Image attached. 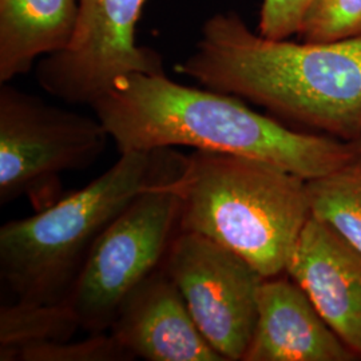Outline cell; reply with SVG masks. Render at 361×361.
I'll return each mask as SVG.
<instances>
[{"label":"cell","mask_w":361,"mask_h":361,"mask_svg":"<svg viewBox=\"0 0 361 361\" xmlns=\"http://www.w3.org/2000/svg\"><path fill=\"white\" fill-rule=\"evenodd\" d=\"M180 201L154 186L137 195L91 247L66 302L80 329L109 332L123 300L161 268L180 232Z\"/></svg>","instance_id":"obj_6"},{"label":"cell","mask_w":361,"mask_h":361,"mask_svg":"<svg viewBox=\"0 0 361 361\" xmlns=\"http://www.w3.org/2000/svg\"><path fill=\"white\" fill-rule=\"evenodd\" d=\"M109 332L134 359L225 361L194 323L162 265L123 300Z\"/></svg>","instance_id":"obj_10"},{"label":"cell","mask_w":361,"mask_h":361,"mask_svg":"<svg viewBox=\"0 0 361 361\" xmlns=\"http://www.w3.org/2000/svg\"><path fill=\"white\" fill-rule=\"evenodd\" d=\"M78 0H0V83L62 51L77 26Z\"/></svg>","instance_id":"obj_12"},{"label":"cell","mask_w":361,"mask_h":361,"mask_svg":"<svg viewBox=\"0 0 361 361\" xmlns=\"http://www.w3.org/2000/svg\"><path fill=\"white\" fill-rule=\"evenodd\" d=\"M288 276V274H286ZM359 356L289 276L264 279L255 334L243 361H355Z\"/></svg>","instance_id":"obj_11"},{"label":"cell","mask_w":361,"mask_h":361,"mask_svg":"<svg viewBox=\"0 0 361 361\" xmlns=\"http://www.w3.org/2000/svg\"><path fill=\"white\" fill-rule=\"evenodd\" d=\"M176 70L322 134L361 140V35L295 43L253 32L237 13H216Z\"/></svg>","instance_id":"obj_2"},{"label":"cell","mask_w":361,"mask_h":361,"mask_svg":"<svg viewBox=\"0 0 361 361\" xmlns=\"http://www.w3.org/2000/svg\"><path fill=\"white\" fill-rule=\"evenodd\" d=\"M360 141H361V140H360Z\"/></svg>","instance_id":"obj_18"},{"label":"cell","mask_w":361,"mask_h":361,"mask_svg":"<svg viewBox=\"0 0 361 361\" xmlns=\"http://www.w3.org/2000/svg\"><path fill=\"white\" fill-rule=\"evenodd\" d=\"M313 0H262L258 32L267 38L288 39L298 34Z\"/></svg>","instance_id":"obj_17"},{"label":"cell","mask_w":361,"mask_h":361,"mask_svg":"<svg viewBox=\"0 0 361 361\" xmlns=\"http://www.w3.org/2000/svg\"><path fill=\"white\" fill-rule=\"evenodd\" d=\"M162 268L207 343L225 361L244 360L265 277L231 249L190 232L177 233Z\"/></svg>","instance_id":"obj_7"},{"label":"cell","mask_w":361,"mask_h":361,"mask_svg":"<svg viewBox=\"0 0 361 361\" xmlns=\"http://www.w3.org/2000/svg\"><path fill=\"white\" fill-rule=\"evenodd\" d=\"M307 188L312 216L361 250V154Z\"/></svg>","instance_id":"obj_14"},{"label":"cell","mask_w":361,"mask_h":361,"mask_svg":"<svg viewBox=\"0 0 361 361\" xmlns=\"http://www.w3.org/2000/svg\"><path fill=\"white\" fill-rule=\"evenodd\" d=\"M298 35L307 42H336L361 35V0H313Z\"/></svg>","instance_id":"obj_16"},{"label":"cell","mask_w":361,"mask_h":361,"mask_svg":"<svg viewBox=\"0 0 361 361\" xmlns=\"http://www.w3.org/2000/svg\"><path fill=\"white\" fill-rule=\"evenodd\" d=\"M165 188L180 197V232L231 249L265 279L285 273L312 216L307 180L241 155L195 150Z\"/></svg>","instance_id":"obj_4"},{"label":"cell","mask_w":361,"mask_h":361,"mask_svg":"<svg viewBox=\"0 0 361 361\" xmlns=\"http://www.w3.org/2000/svg\"><path fill=\"white\" fill-rule=\"evenodd\" d=\"M285 273L361 360V250L310 216Z\"/></svg>","instance_id":"obj_9"},{"label":"cell","mask_w":361,"mask_h":361,"mask_svg":"<svg viewBox=\"0 0 361 361\" xmlns=\"http://www.w3.org/2000/svg\"><path fill=\"white\" fill-rule=\"evenodd\" d=\"M18 361H129L133 355L110 332L91 334L80 341H51L19 349Z\"/></svg>","instance_id":"obj_15"},{"label":"cell","mask_w":361,"mask_h":361,"mask_svg":"<svg viewBox=\"0 0 361 361\" xmlns=\"http://www.w3.org/2000/svg\"><path fill=\"white\" fill-rule=\"evenodd\" d=\"M68 46L37 67L40 87L71 104H92L130 74H165L158 52L137 44L135 28L147 0H78Z\"/></svg>","instance_id":"obj_8"},{"label":"cell","mask_w":361,"mask_h":361,"mask_svg":"<svg viewBox=\"0 0 361 361\" xmlns=\"http://www.w3.org/2000/svg\"><path fill=\"white\" fill-rule=\"evenodd\" d=\"M119 153L188 146L241 155L313 180L361 154V141L290 129L241 98L180 85L166 74H130L91 104Z\"/></svg>","instance_id":"obj_1"},{"label":"cell","mask_w":361,"mask_h":361,"mask_svg":"<svg viewBox=\"0 0 361 361\" xmlns=\"http://www.w3.org/2000/svg\"><path fill=\"white\" fill-rule=\"evenodd\" d=\"M80 328L75 312L66 302L15 301L0 308V360L13 361L19 349L32 344L71 340Z\"/></svg>","instance_id":"obj_13"},{"label":"cell","mask_w":361,"mask_h":361,"mask_svg":"<svg viewBox=\"0 0 361 361\" xmlns=\"http://www.w3.org/2000/svg\"><path fill=\"white\" fill-rule=\"evenodd\" d=\"M109 134L98 118L44 104L1 85L0 205L25 198L42 210L61 198L66 171L89 168L104 154Z\"/></svg>","instance_id":"obj_5"},{"label":"cell","mask_w":361,"mask_h":361,"mask_svg":"<svg viewBox=\"0 0 361 361\" xmlns=\"http://www.w3.org/2000/svg\"><path fill=\"white\" fill-rule=\"evenodd\" d=\"M186 155L174 147L122 153L83 189L0 228V279L18 301H66L91 247L140 194L177 180Z\"/></svg>","instance_id":"obj_3"}]
</instances>
